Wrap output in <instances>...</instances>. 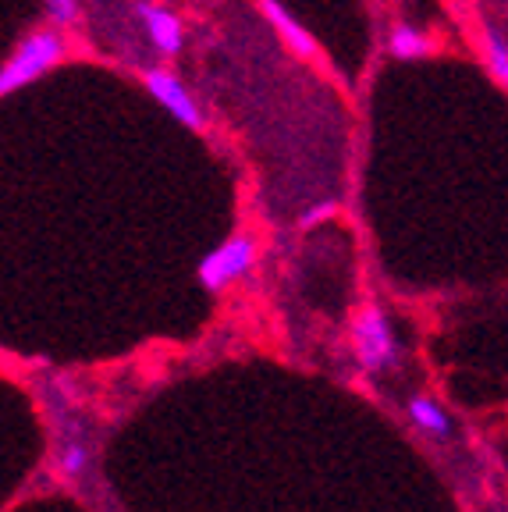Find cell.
<instances>
[{"mask_svg":"<svg viewBox=\"0 0 508 512\" xmlns=\"http://www.w3.org/2000/svg\"><path fill=\"white\" fill-rule=\"evenodd\" d=\"M61 57H64V40L54 29H40V32H32V36H25L15 54L8 57V64L0 68V93L11 96L15 89L36 82L40 75H47Z\"/></svg>","mask_w":508,"mask_h":512,"instance_id":"1","label":"cell"},{"mask_svg":"<svg viewBox=\"0 0 508 512\" xmlns=\"http://www.w3.org/2000/svg\"><path fill=\"white\" fill-rule=\"evenodd\" d=\"M352 352L366 374H384L398 363V342L381 306H363L352 320Z\"/></svg>","mask_w":508,"mask_h":512,"instance_id":"2","label":"cell"},{"mask_svg":"<svg viewBox=\"0 0 508 512\" xmlns=\"http://www.w3.org/2000/svg\"><path fill=\"white\" fill-rule=\"evenodd\" d=\"M253 267H256V242L249 239V235H235V239L221 242L214 253L203 256L196 274H199V285L203 288L221 292V288H228L231 281L246 278Z\"/></svg>","mask_w":508,"mask_h":512,"instance_id":"3","label":"cell"},{"mask_svg":"<svg viewBox=\"0 0 508 512\" xmlns=\"http://www.w3.org/2000/svg\"><path fill=\"white\" fill-rule=\"evenodd\" d=\"M146 89H150L153 100H157L164 111H171V118H178L182 125H189V128L203 125L199 104L192 100V93L185 89V82H178L171 72H164V68H153V72H146Z\"/></svg>","mask_w":508,"mask_h":512,"instance_id":"4","label":"cell"},{"mask_svg":"<svg viewBox=\"0 0 508 512\" xmlns=\"http://www.w3.org/2000/svg\"><path fill=\"white\" fill-rule=\"evenodd\" d=\"M135 15L146 25V36H150V43L160 54H178V50H182L185 32H182L178 15H171V11L160 8V4H150V0H139V4H135Z\"/></svg>","mask_w":508,"mask_h":512,"instance_id":"5","label":"cell"},{"mask_svg":"<svg viewBox=\"0 0 508 512\" xmlns=\"http://www.w3.org/2000/svg\"><path fill=\"white\" fill-rule=\"evenodd\" d=\"M260 11L267 15V22L278 29V36L288 43V50H292L295 57H313V54H320L317 50V40H313L310 32L302 29L299 22H295L292 15H288L285 8H281L278 0H260Z\"/></svg>","mask_w":508,"mask_h":512,"instance_id":"6","label":"cell"},{"mask_svg":"<svg viewBox=\"0 0 508 512\" xmlns=\"http://www.w3.org/2000/svg\"><path fill=\"white\" fill-rule=\"evenodd\" d=\"M405 409H409V420H413V427H420V431L430 434V438L445 441L448 434H452V416L437 406L430 395H413Z\"/></svg>","mask_w":508,"mask_h":512,"instance_id":"7","label":"cell"},{"mask_svg":"<svg viewBox=\"0 0 508 512\" xmlns=\"http://www.w3.org/2000/svg\"><path fill=\"white\" fill-rule=\"evenodd\" d=\"M391 57H398V61H416V57H427L430 50H434V43L423 36L420 29H413V25H398L395 32H391Z\"/></svg>","mask_w":508,"mask_h":512,"instance_id":"8","label":"cell"},{"mask_svg":"<svg viewBox=\"0 0 508 512\" xmlns=\"http://www.w3.org/2000/svg\"><path fill=\"white\" fill-rule=\"evenodd\" d=\"M484 50H487V64H491L494 79H498L501 86H508V40L494 25H484Z\"/></svg>","mask_w":508,"mask_h":512,"instance_id":"9","label":"cell"},{"mask_svg":"<svg viewBox=\"0 0 508 512\" xmlns=\"http://www.w3.org/2000/svg\"><path fill=\"white\" fill-rule=\"evenodd\" d=\"M86 445H68L64 448V456H61V466H64V473H68V477H82V473H86Z\"/></svg>","mask_w":508,"mask_h":512,"instance_id":"10","label":"cell"},{"mask_svg":"<svg viewBox=\"0 0 508 512\" xmlns=\"http://www.w3.org/2000/svg\"><path fill=\"white\" fill-rule=\"evenodd\" d=\"M47 15L54 25H72L79 18V4L75 0H47Z\"/></svg>","mask_w":508,"mask_h":512,"instance_id":"11","label":"cell"},{"mask_svg":"<svg viewBox=\"0 0 508 512\" xmlns=\"http://www.w3.org/2000/svg\"><path fill=\"white\" fill-rule=\"evenodd\" d=\"M331 214H338V207H334V203H324V207L310 210V214H302L299 217V228H313V224L324 221V217H331Z\"/></svg>","mask_w":508,"mask_h":512,"instance_id":"12","label":"cell"}]
</instances>
